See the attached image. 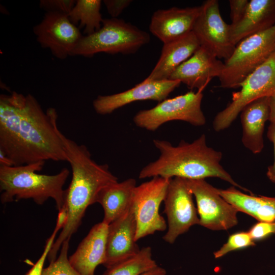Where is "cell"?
Segmentation results:
<instances>
[{
    "instance_id": "1",
    "label": "cell",
    "mask_w": 275,
    "mask_h": 275,
    "mask_svg": "<svg viewBox=\"0 0 275 275\" xmlns=\"http://www.w3.org/2000/svg\"><path fill=\"white\" fill-rule=\"evenodd\" d=\"M58 117L54 108L44 111L30 94H1L0 150L14 166L67 161Z\"/></svg>"
},
{
    "instance_id": "2",
    "label": "cell",
    "mask_w": 275,
    "mask_h": 275,
    "mask_svg": "<svg viewBox=\"0 0 275 275\" xmlns=\"http://www.w3.org/2000/svg\"><path fill=\"white\" fill-rule=\"evenodd\" d=\"M67 161L71 167L72 179L66 190L63 206L67 219L48 255L49 262L56 259L63 242L70 239L81 224L87 208L96 203L99 191L104 187L118 182V178L107 164H98L84 145H79L61 132Z\"/></svg>"
},
{
    "instance_id": "3",
    "label": "cell",
    "mask_w": 275,
    "mask_h": 275,
    "mask_svg": "<svg viewBox=\"0 0 275 275\" xmlns=\"http://www.w3.org/2000/svg\"><path fill=\"white\" fill-rule=\"evenodd\" d=\"M153 143L159 151L160 156L141 170L140 179L161 177L205 179L216 177L253 194L234 181L224 169L220 163L222 152L207 146L204 134L191 143L181 141L177 146L165 140H154Z\"/></svg>"
},
{
    "instance_id": "4",
    "label": "cell",
    "mask_w": 275,
    "mask_h": 275,
    "mask_svg": "<svg viewBox=\"0 0 275 275\" xmlns=\"http://www.w3.org/2000/svg\"><path fill=\"white\" fill-rule=\"evenodd\" d=\"M44 161L10 167L0 166L1 201L5 204L21 199H32L42 205L50 198L59 211L65 202L63 189L70 171L63 168L54 175L40 174Z\"/></svg>"
},
{
    "instance_id": "5",
    "label": "cell",
    "mask_w": 275,
    "mask_h": 275,
    "mask_svg": "<svg viewBox=\"0 0 275 275\" xmlns=\"http://www.w3.org/2000/svg\"><path fill=\"white\" fill-rule=\"evenodd\" d=\"M150 39L148 33L130 23L117 18H105L98 31L82 36L73 56L92 57L100 52L133 53Z\"/></svg>"
},
{
    "instance_id": "6",
    "label": "cell",
    "mask_w": 275,
    "mask_h": 275,
    "mask_svg": "<svg viewBox=\"0 0 275 275\" xmlns=\"http://www.w3.org/2000/svg\"><path fill=\"white\" fill-rule=\"evenodd\" d=\"M275 51V25L241 40L225 61L220 87L238 88L244 79Z\"/></svg>"
},
{
    "instance_id": "7",
    "label": "cell",
    "mask_w": 275,
    "mask_h": 275,
    "mask_svg": "<svg viewBox=\"0 0 275 275\" xmlns=\"http://www.w3.org/2000/svg\"><path fill=\"white\" fill-rule=\"evenodd\" d=\"M232 93V101L215 116L213 127L220 131L228 128L248 104L275 95V51L240 85Z\"/></svg>"
},
{
    "instance_id": "8",
    "label": "cell",
    "mask_w": 275,
    "mask_h": 275,
    "mask_svg": "<svg viewBox=\"0 0 275 275\" xmlns=\"http://www.w3.org/2000/svg\"><path fill=\"white\" fill-rule=\"evenodd\" d=\"M202 91H189L166 99L155 106L138 112L133 119L138 127L155 131L165 123L180 120L197 126L204 125L206 118L201 109Z\"/></svg>"
},
{
    "instance_id": "9",
    "label": "cell",
    "mask_w": 275,
    "mask_h": 275,
    "mask_svg": "<svg viewBox=\"0 0 275 275\" xmlns=\"http://www.w3.org/2000/svg\"><path fill=\"white\" fill-rule=\"evenodd\" d=\"M170 179L154 177L135 187L131 207L136 225V241L167 229L166 221L159 214V209L164 201Z\"/></svg>"
},
{
    "instance_id": "10",
    "label": "cell",
    "mask_w": 275,
    "mask_h": 275,
    "mask_svg": "<svg viewBox=\"0 0 275 275\" xmlns=\"http://www.w3.org/2000/svg\"><path fill=\"white\" fill-rule=\"evenodd\" d=\"M186 182L196 199L200 225L219 231L238 224V211L219 195L217 188L205 179H186Z\"/></svg>"
},
{
    "instance_id": "11",
    "label": "cell",
    "mask_w": 275,
    "mask_h": 275,
    "mask_svg": "<svg viewBox=\"0 0 275 275\" xmlns=\"http://www.w3.org/2000/svg\"><path fill=\"white\" fill-rule=\"evenodd\" d=\"M186 179L174 177L170 179L164 200V213L168 228L163 239L170 244L195 225H199L197 209Z\"/></svg>"
},
{
    "instance_id": "12",
    "label": "cell",
    "mask_w": 275,
    "mask_h": 275,
    "mask_svg": "<svg viewBox=\"0 0 275 275\" xmlns=\"http://www.w3.org/2000/svg\"><path fill=\"white\" fill-rule=\"evenodd\" d=\"M192 32L202 46L218 59H228L236 46L230 36V24L223 19L217 0H207L200 6Z\"/></svg>"
},
{
    "instance_id": "13",
    "label": "cell",
    "mask_w": 275,
    "mask_h": 275,
    "mask_svg": "<svg viewBox=\"0 0 275 275\" xmlns=\"http://www.w3.org/2000/svg\"><path fill=\"white\" fill-rule=\"evenodd\" d=\"M33 32L41 47L61 60L73 56L83 36L67 14L53 11L45 13L41 22L34 26Z\"/></svg>"
},
{
    "instance_id": "14",
    "label": "cell",
    "mask_w": 275,
    "mask_h": 275,
    "mask_svg": "<svg viewBox=\"0 0 275 275\" xmlns=\"http://www.w3.org/2000/svg\"><path fill=\"white\" fill-rule=\"evenodd\" d=\"M180 84V81L176 80H144L125 91L109 95H99L93 101V106L97 114L104 115L136 101L151 100L160 102L166 99Z\"/></svg>"
},
{
    "instance_id": "15",
    "label": "cell",
    "mask_w": 275,
    "mask_h": 275,
    "mask_svg": "<svg viewBox=\"0 0 275 275\" xmlns=\"http://www.w3.org/2000/svg\"><path fill=\"white\" fill-rule=\"evenodd\" d=\"M224 66L220 60L200 46L174 71L169 79L179 80L189 89L203 91L213 77L221 76Z\"/></svg>"
},
{
    "instance_id": "16",
    "label": "cell",
    "mask_w": 275,
    "mask_h": 275,
    "mask_svg": "<svg viewBox=\"0 0 275 275\" xmlns=\"http://www.w3.org/2000/svg\"><path fill=\"white\" fill-rule=\"evenodd\" d=\"M136 225L130 207L108 225L106 256L103 265L108 268L137 254L141 249L135 240Z\"/></svg>"
},
{
    "instance_id": "17",
    "label": "cell",
    "mask_w": 275,
    "mask_h": 275,
    "mask_svg": "<svg viewBox=\"0 0 275 275\" xmlns=\"http://www.w3.org/2000/svg\"><path fill=\"white\" fill-rule=\"evenodd\" d=\"M200 10V6L158 10L151 17L150 31L163 44L174 40L192 31Z\"/></svg>"
},
{
    "instance_id": "18",
    "label": "cell",
    "mask_w": 275,
    "mask_h": 275,
    "mask_svg": "<svg viewBox=\"0 0 275 275\" xmlns=\"http://www.w3.org/2000/svg\"><path fill=\"white\" fill-rule=\"evenodd\" d=\"M108 227L103 221L95 224L69 257L71 266L82 275H94L96 267L104 264Z\"/></svg>"
},
{
    "instance_id": "19",
    "label": "cell",
    "mask_w": 275,
    "mask_h": 275,
    "mask_svg": "<svg viewBox=\"0 0 275 275\" xmlns=\"http://www.w3.org/2000/svg\"><path fill=\"white\" fill-rule=\"evenodd\" d=\"M275 25V0H251L240 20L230 24V39L235 46L241 40Z\"/></svg>"
},
{
    "instance_id": "20",
    "label": "cell",
    "mask_w": 275,
    "mask_h": 275,
    "mask_svg": "<svg viewBox=\"0 0 275 275\" xmlns=\"http://www.w3.org/2000/svg\"><path fill=\"white\" fill-rule=\"evenodd\" d=\"M200 47V43L192 31L163 44L157 63L144 80L154 81L169 79L174 71L188 59Z\"/></svg>"
},
{
    "instance_id": "21",
    "label": "cell",
    "mask_w": 275,
    "mask_h": 275,
    "mask_svg": "<svg viewBox=\"0 0 275 275\" xmlns=\"http://www.w3.org/2000/svg\"><path fill=\"white\" fill-rule=\"evenodd\" d=\"M242 127V143L253 154L264 147L263 132L269 119V97H264L248 104L240 113Z\"/></svg>"
},
{
    "instance_id": "22",
    "label": "cell",
    "mask_w": 275,
    "mask_h": 275,
    "mask_svg": "<svg viewBox=\"0 0 275 275\" xmlns=\"http://www.w3.org/2000/svg\"><path fill=\"white\" fill-rule=\"evenodd\" d=\"M136 186L135 180L128 178L109 184L99 191L96 203L103 209V222L109 225L130 209Z\"/></svg>"
},
{
    "instance_id": "23",
    "label": "cell",
    "mask_w": 275,
    "mask_h": 275,
    "mask_svg": "<svg viewBox=\"0 0 275 275\" xmlns=\"http://www.w3.org/2000/svg\"><path fill=\"white\" fill-rule=\"evenodd\" d=\"M219 195L238 212L246 213L259 222H275V197L246 194L232 186L218 189Z\"/></svg>"
},
{
    "instance_id": "24",
    "label": "cell",
    "mask_w": 275,
    "mask_h": 275,
    "mask_svg": "<svg viewBox=\"0 0 275 275\" xmlns=\"http://www.w3.org/2000/svg\"><path fill=\"white\" fill-rule=\"evenodd\" d=\"M100 0H77L67 15L71 22L84 28L85 36L98 31L102 26L103 18L100 13Z\"/></svg>"
},
{
    "instance_id": "25",
    "label": "cell",
    "mask_w": 275,
    "mask_h": 275,
    "mask_svg": "<svg viewBox=\"0 0 275 275\" xmlns=\"http://www.w3.org/2000/svg\"><path fill=\"white\" fill-rule=\"evenodd\" d=\"M157 266L151 248L146 246L134 256L106 268L103 275H141Z\"/></svg>"
},
{
    "instance_id": "26",
    "label": "cell",
    "mask_w": 275,
    "mask_h": 275,
    "mask_svg": "<svg viewBox=\"0 0 275 275\" xmlns=\"http://www.w3.org/2000/svg\"><path fill=\"white\" fill-rule=\"evenodd\" d=\"M69 240H65L62 246L59 257L44 268L42 275H82L71 265L68 257Z\"/></svg>"
},
{
    "instance_id": "27",
    "label": "cell",
    "mask_w": 275,
    "mask_h": 275,
    "mask_svg": "<svg viewBox=\"0 0 275 275\" xmlns=\"http://www.w3.org/2000/svg\"><path fill=\"white\" fill-rule=\"evenodd\" d=\"M255 245V241L248 232L241 231L231 235L227 241L217 251L214 252L215 258H219L230 252Z\"/></svg>"
},
{
    "instance_id": "28",
    "label": "cell",
    "mask_w": 275,
    "mask_h": 275,
    "mask_svg": "<svg viewBox=\"0 0 275 275\" xmlns=\"http://www.w3.org/2000/svg\"><path fill=\"white\" fill-rule=\"evenodd\" d=\"M61 229H62L61 226L57 224L52 234L46 241L44 251L41 256L25 275H42L45 260L47 258L48 255L54 243L57 233Z\"/></svg>"
},
{
    "instance_id": "29",
    "label": "cell",
    "mask_w": 275,
    "mask_h": 275,
    "mask_svg": "<svg viewBox=\"0 0 275 275\" xmlns=\"http://www.w3.org/2000/svg\"><path fill=\"white\" fill-rule=\"evenodd\" d=\"M75 3L74 0H41L39 6L46 12H58L68 15Z\"/></svg>"
},
{
    "instance_id": "30",
    "label": "cell",
    "mask_w": 275,
    "mask_h": 275,
    "mask_svg": "<svg viewBox=\"0 0 275 275\" xmlns=\"http://www.w3.org/2000/svg\"><path fill=\"white\" fill-rule=\"evenodd\" d=\"M248 232L254 241L262 240L275 233V222H259Z\"/></svg>"
},
{
    "instance_id": "31",
    "label": "cell",
    "mask_w": 275,
    "mask_h": 275,
    "mask_svg": "<svg viewBox=\"0 0 275 275\" xmlns=\"http://www.w3.org/2000/svg\"><path fill=\"white\" fill-rule=\"evenodd\" d=\"M249 1L248 0H230L231 25L238 22L243 17Z\"/></svg>"
},
{
    "instance_id": "32",
    "label": "cell",
    "mask_w": 275,
    "mask_h": 275,
    "mask_svg": "<svg viewBox=\"0 0 275 275\" xmlns=\"http://www.w3.org/2000/svg\"><path fill=\"white\" fill-rule=\"evenodd\" d=\"M132 2L131 0H104L103 3L112 18H116Z\"/></svg>"
},
{
    "instance_id": "33",
    "label": "cell",
    "mask_w": 275,
    "mask_h": 275,
    "mask_svg": "<svg viewBox=\"0 0 275 275\" xmlns=\"http://www.w3.org/2000/svg\"><path fill=\"white\" fill-rule=\"evenodd\" d=\"M267 136L273 146L274 160L273 163L268 167L266 175L269 180L275 184V125L270 123L268 127Z\"/></svg>"
},
{
    "instance_id": "34",
    "label": "cell",
    "mask_w": 275,
    "mask_h": 275,
    "mask_svg": "<svg viewBox=\"0 0 275 275\" xmlns=\"http://www.w3.org/2000/svg\"><path fill=\"white\" fill-rule=\"evenodd\" d=\"M269 119L270 123L275 125V95L269 97Z\"/></svg>"
},
{
    "instance_id": "35",
    "label": "cell",
    "mask_w": 275,
    "mask_h": 275,
    "mask_svg": "<svg viewBox=\"0 0 275 275\" xmlns=\"http://www.w3.org/2000/svg\"><path fill=\"white\" fill-rule=\"evenodd\" d=\"M167 271L166 269L160 266L151 269L147 272H146L141 275H166Z\"/></svg>"
},
{
    "instance_id": "36",
    "label": "cell",
    "mask_w": 275,
    "mask_h": 275,
    "mask_svg": "<svg viewBox=\"0 0 275 275\" xmlns=\"http://www.w3.org/2000/svg\"><path fill=\"white\" fill-rule=\"evenodd\" d=\"M0 166H13V162L5 154V153L0 150Z\"/></svg>"
}]
</instances>
